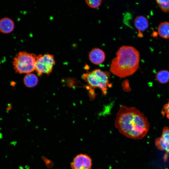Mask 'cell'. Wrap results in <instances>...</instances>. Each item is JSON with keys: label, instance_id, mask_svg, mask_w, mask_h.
Here are the masks:
<instances>
[{"label": "cell", "instance_id": "7a4b0ae2", "mask_svg": "<svg viewBox=\"0 0 169 169\" xmlns=\"http://www.w3.org/2000/svg\"><path fill=\"white\" fill-rule=\"evenodd\" d=\"M140 54L134 47L123 46L117 50L111 61L110 71L120 78L132 74L139 68Z\"/></svg>", "mask_w": 169, "mask_h": 169}, {"label": "cell", "instance_id": "3957f363", "mask_svg": "<svg viewBox=\"0 0 169 169\" xmlns=\"http://www.w3.org/2000/svg\"><path fill=\"white\" fill-rule=\"evenodd\" d=\"M110 76L109 72L103 71L100 69H96L84 74L82 78L89 85V88H99L103 94L106 95L108 87H110L112 86L109 82Z\"/></svg>", "mask_w": 169, "mask_h": 169}, {"label": "cell", "instance_id": "8992f818", "mask_svg": "<svg viewBox=\"0 0 169 169\" xmlns=\"http://www.w3.org/2000/svg\"><path fill=\"white\" fill-rule=\"evenodd\" d=\"M92 160L88 155L80 154L76 156L70 163L72 169H91Z\"/></svg>", "mask_w": 169, "mask_h": 169}, {"label": "cell", "instance_id": "9a60e30c", "mask_svg": "<svg viewBox=\"0 0 169 169\" xmlns=\"http://www.w3.org/2000/svg\"><path fill=\"white\" fill-rule=\"evenodd\" d=\"M102 1L101 0H87L85 1L87 5L90 7L96 8L98 7L101 4Z\"/></svg>", "mask_w": 169, "mask_h": 169}, {"label": "cell", "instance_id": "ba28073f", "mask_svg": "<svg viewBox=\"0 0 169 169\" xmlns=\"http://www.w3.org/2000/svg\"><path fill=\"white\" fill-rule=\"evenodd\" d=\"M89 59L90 62L95 65L103 63L105 59V54L102 49L97 48L92 49L89 53Z\"/></svg>", "mask_w": 169, "mask_h": 169}, {"label": "cell", "instance_id": "7c38bea8", "mask_svg": "<svg viewBox=\"0 0 169 169\" xmlns=\"http://www.w3.org/2000/svg\"><path fill=\"white\" fill-rule=\"evenodd\" d=\"M158 33L161 37L165 39L169 38V22L161 23L158 26Z\"/></svg>", "mask_w": 169, "mask_h": 169}, {"label": "cell", "instance_id": "6da1fadb", "mask_svg": "<svg viewBox=\"0 0 169 169\" xmlns=\"http://www.w3.org/2000/svg\"><path fill=\"white\" fill-rule=\"evenodd\" d=\"M115 125L119 132L132 139H141L149 128L147 119L144 114L134 107L121 105L118 112Z\"/></svg>", "mask_w": 169, "mask_h": 169}, {"label": "cell", "instance_id": "52a82bcc", "mask_svg": "<svg viewBox=\"0 0 169 169\" xmlns=\"http://www.w3.org/2000/svg\"><path fill=\"white\" fill-rule=\"evenodd\" d=\"M155 145L159 150L169 153V127H164L161 136L156 139Z\"/></svg>", "mask_w": 169, "mask_h": 169}, {"label": "cell", "instance_id": "277c9868", "mask_svg": "<svg viewBox=\"0 0 169 169\" xmlns=\"http://www.w3.org/2000/svg\"><path fill=\"white\" fill-rule=\"evenodd\" d=\"M36 56L35 54L20 51L14 58L13 64L15 72L20 74L31 73L35 70Z\"/></svg>", "mask_w": 169, "mask_h": 169}, {"label": "cell", "instance_id": "5b68a950", "mask_svg": "<svg viewBox=\"0 0 169 169\" xmlns=\"http://www.w3.org/2000/svg\"><path fill=\"white\" fill-rule=\"evenodd\" d=\"M55 63L53 55L48 53L39 54L36 57L35 70L39 76L43 74H49Z\"/></svg>", "mask_w": 169, "mask_h": 169}, {"label": "cell", "instance_id": "2e32d148", "mask_svg": "<svg viewBox=\"0 0 169 169\" xmlns=\"http://www.w3.org/2000/svg\"><path fill=\"white\" fill-rule=\"evenodd\" d=\"M161 113L163 115H166L169 119V101L163 106Z\"/></svg>", "mask_w": 169, "mask_h": 169}, {"label": "cell", "instance_id": "9c48e42d", "mask_svg": "<svg viewBox=\"0 0 169 169\" xmlns=\"http://www.w3.org/2000/svg\"><path fill=\"white\" fill-rule=\"evenodd\" d=\"M134 25L139 31L138 36L142 37L143 36L141 31L146 29L149 26V22L147 19L143 16L136 17L134 21Z\"/></svg>", "mask_w": 169, "mask_h": 169}, {"label": "cell", "instance_id": "8fae6325", "mask_svg": "<svg viewBox=\"0 0 169 169\" xmlns=\"http://www.w3.org/2000/svg\"><path fill=\"white\" fill-rule=\"evenodd\" d=\"M38 82V77L33 74H27L24 77V84L28 87H34L37 84Z\"/></svg>", "mask_w": 169, "mask_h": 169}, {"label": "cell", "instance_id": "5bb4252c", "mask_svg": "<svg viewBox=\"0 0 169 169\" xmlns=\"http://www.w3.org/2000/svg\"><path fill=\"white\" fill-rule=\"evenodd\" d=\"M156 2L162 11L165 12H169V0H156Z\"/></svg>", "mask_w": 169, "mask_h": 169}, {"label": "cell", "instance_id": "4fadbf2b", "mask_svg": "<svg viewBox=\"0 0 169 169\" xmlns=\"http://www.w3.org/2000/svg\"><path fill=\"white\" fill-rule=\"evenodd\" d=\"M156 78L157 80L160 83H167L169 81V71L167 70L159 71L156 73Z\"/></svg>", "mask_w": 169, "mask_h": 169}, {"label": "cell", "instance_id": "30bf717a", "mask_svg": "<svg viewBox=\"0 0 169 169\" xmlns=\"http://www.w3.org/2000/svg\"><path fill=\"white\" fill-rule=\"evenodd\" d=\"M14 28L13 21L8 17L3 18L0 19V32L4 34L12 32Z\"/></svg>", "mask_w": 169, "mask_h": 169}]
</instances>
